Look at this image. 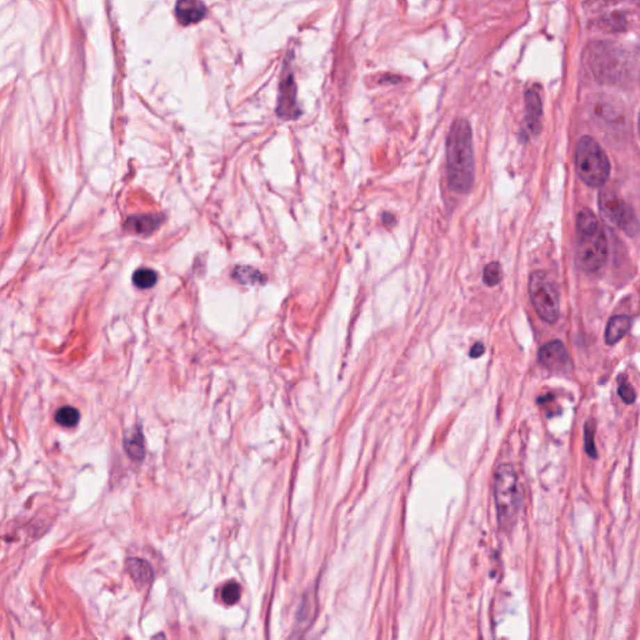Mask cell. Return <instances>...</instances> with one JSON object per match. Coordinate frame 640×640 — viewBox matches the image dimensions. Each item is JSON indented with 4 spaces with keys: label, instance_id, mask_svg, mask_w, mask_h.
<instances>
[{
    "label": "cell",
    "instance_id": "5b68a950",
    "mask_svg": "<svg viewBox=\"0 0 640 640\" xmlns=\"http://www.w3.org/2000/svg\"><path fill=\"white\" fill-rule=\"evenodd\" d=\"M528 290L530 301L538 315L545 323H555L559 318V296L548 274L542 271L531 273Z\"/></svg>",
    "mask_w": 640,
    "mask_h": 640
},
{
    "label": "cell",
    "instance_id": "ba28073f",
    "mask_svg": "<svg viewBox=\"0 0 640 640\" xmlns=\"http://www.w3.org/2000/svg\"><path fill=\"white\" fill-rule=\"evenodd\" d=\"M538 359L543 367L554 373H566L572 368V362L566 345L560 340H552L543 345L538 353Z\"/></svg>",
    "mask_w": 640,
    "mask_h": 640
},
{
    "label": "cell",
    "instance_id": "277c9868",
    "mask_svg": "<svg viewBox=\"0 0 640 640\" xmlns=\"http://www.w3.org/2000/svg\"><path fill=\"white\" fill-rule=\"evenodd\" d=\"M575 168L585 184L598 188L608 182L610 163L603 148L591 136H583L575 150Z\"/></svg>",
    "mask_w": 640,
    "mask_h": 640
},
{
    "label": "cell",
    "instance_id": "7c38bea8",
    "mask_svg": "<svg viewBox=\"0 0 640 640\" xmlns=\"http://www.w3.org/2000/svg\"><path fill=\"white\" fill-rule=\"evenodd\" d=\"M161 222H163L161 216H153V214L130 216L125 223V228L136 234L150 235L159 228Z\"/></svg>",
    "mask_w": 640,
    "mask_h": 640
},
{
    "label": "cell",
    "instance_id": "cb8c5ba5",
    "mask_svg": "<svg viewBox=\"0 0 640 640\" xmlns=\"http://www.w3.org/2000/svg\"><path fill=\"white\" fill-rule=\"evenodd\" d=\"M484 351H486L484 345L481 344V343H475L473 345V348H472V351L469 353V355L472 358H479L480 355L484 354Z\"/></svg>",
    "mask_w": 640,
    "mask_h": 640
},
{
    "label": "cell",
    "instance_id": "52a82bcc",
    "mask_svg": "<svg viewBox=\"0 0 640 640\" xmlns=\"http://www.w3.org/2000/svg\"><path fill=\"white\" fill-rule=\"evenodd\" d=\"M599 209L605 219L624 230L627 234L630 237L638 234V219L634 210L628 204L624 203L622 198L618 197L616 193L602 191L599 197Z\"/></svg>",
    "mask_w": 640,
    "mask_h": 640
},
{
    "label": "cell",
    "instance_id": "3957f363",
    "mask_svg": "<svg viewBox=\"0 0 640 640\" xmlns=\"http://www.w3.org/2000/svg\"><path fill=\"white\" fill-rule=\"evenodd\" d=\"M494 499L499 527L504 531H509L517 522L522 494L517 472L508 463L500 464L494 475Z\"/></svg>",
    "mask_w": 640,
    "mask_h": 640
},
{
    "label": "cell",
    "instance_id": "ffe728a7",
    "mask_svg": "<svg viewBox=\"0 0 640 640\" xmlns=\"http://www.w3.org/2000/svg\"><path fill=\"white\" fill-rule=\"evenodd\" d=\"M483 279H484V283L488 287L498 285L502 282V266H500V264L497 262H493L490 264L486 265Z\"/></svg>",
    "mask_w": 640,
    "mask_h": 640
},
{
    "label": "cell",
    "instance_id": "44dd1931",
    "mask_svg": "<svg viewBox=\"0 0 640 640\" xmlns=\"http://www.w3.org/2000/svg\"><path fill=\"white\" fill-rule=\"evenodd\" d=\"M240 595H241V588L238 583H229L223 588V602L228 605L237 603L240 599Z\"/></svg>",
    "mask_w": 640,
    "mask_h": 640
},
{
    "label": "cell",
    "instance_id": "8992f818",
    "mask_svg": "<svg viewBox=\"0 0 640 640\" xmlns=\"http://www.w3.org/2000/svg\"><path fill=\"white\" fill-rule=\"evenodd\" d=\"M588 64L599 81L613 83L622 78L624 56L610 44H597L588 50Z\"/></svg>",
    "mask_w": 640,
    "mask_h": 640
},
{
    "label": "cell",
    "instance_id": "7402d4cb",
    "mask_svg": "<svg viewBox=\"0 0 640 640\" xmlns=\"http://www.w3.org/2000/svg\"><path fill=\"white\" fill-rule=\"evenodd\" d=\"M594 433H595V424L593 420H589L585 425V450L589 456L597 458V451H595V445H594Z\"/></svg>",
    "mask_w": 640,
    "mask_h": 640
},
{
    "label": "cell",
    "instance_id": "ac0fdd59",
    "mask_svg": "<svg viewBox=\"0 0 640 640\" xmlns=\"http://www.w3.org/2000/svg\"><path fill=\"white\" fill-rule=\"evenodd\" d=\"M79 412L73 406H62L56 414V423L65 428H73L79 423Z\"/></svg>",
    "mask_w": 640,
    "mask_h": 640
},
{
    "label": "cell",
    "instance_id": "7a4b0ae2",
    "mask_svg": "<svg viewBox=\"0 0 640 640\" xmlns=\"http://www.w3.org/2000/svg\"><path fill=\"white\" fill-rule=\"evenodd\" d=\"M577 263L584 271H597L608 259V240L603 227L589 209L577 216Z\"/></svg>",
    "mask_w": 640,
    "mask_h": 640
},
{
    "label": "cell",
    "instance_id": "30bf717a",
    "mask_svg": "<svg viewBox=\"0 0 640 640\" xmlns=\"http://www.w3.org/2000/svg\"><path fill=\"white\" fill-rule=\"evenodd\" d=\"M207 8L200 0H179L175 14L182 25L199 23L205 17Z\"/></svg>",
    "mask_w": 640,
    "mask_h": 640
},
{
    "label": "cell",
    "instance_id": "4fadbf2b",
    "mask_svg": "<svg viewBox=\"0 0 640 640\" xmlns=\"http://www.w3.org/2000/svg\"><path fill=\"white\" fill-rule=\"evenodd\" d=\"M632 320L627 315H616L608 321L605 329V342L608 345H614L628 333Z\"/></svg>",
    "mask_w": 640,
    "mask_h": 640
},
{
    "label": "cell",
    "instance_id": "9a60e30c",
    "mask_svg": "<svg viewBox=\"0 0 640 640\" xmlns=\"http://www.w3.org/2000/svg\"><path fill=\"white\" fill-rule=\"evenodd\" d=\"M124 448L127 454L136 462H141L145 456V442L142 431L139 429L129 433L124 439Z\"/></svg>",
    "mask_w": 640,
    "mask_h": 640
},
{
    "label": "cell",
    "instance_id": "2e32d148",
    "mask_svg": "<svg viewBox=\"0 0 640 640\" xmlns=\"http://www.w3.org/2000/svg\"><path fill=\"white\" fill-rule=\"evenodd\" d=\"M232 275L238 283L241 284L264 283L265 280L260 271L250 266H235Z\"/></svg>",
    "mask_w": 640,
    "mask_h": 640
},
{
    "label": "cell",
    "instance_id": "8fae6325",
    "mask_svg": "<svg viewBox=\"0 0 640 640\" xmlns=\"http://www.w3.org/2000/svg\"><path fill=\"white\" fill-rule=\"evenodd\" d=\"M525 120L530 131L536 136L542 128V100L533 89L525 93Z\"/></svg>",
    "mask_w": 640,
    "mask_h": 640
},
{
    "label": "cell",
    "instance_id": "d4e9b609",
    "mask_svg": "<svg viewBox=\"0 0 640 640\" xmlns=\"http://www.w3.org/2000/svg\"><path fill=\"white\" fill-rule=\"evenodd\" d=\"M605 3L608 4H614V3H621V1H625V0H603Z\"/></svg>",
    "mask_w": 640,
    "mask_h": 640
},
{
    "label": "cell",
    "instance_id": "603a6c76",
    "mask_svg": "<svg viewBox=\"0 0 640 640\" xmlns=\"http://www.w3.org/2000/svg\"><path fill=\"white\" fill-rule=\"evenodd\" d=\"M619 395H621L623 401L627 403V404H632L635 400L634 389L627 382H623L619 385Z\"/></svg>",
    "mask_w": 640,
    "mask_h": 640
},
{
    "label": "cell",
    "instance_id": "9c48e42d",
    "mask_svg": "<svg viewBox=\"0 0 640 640\" xmlns=\"http://www.w3.org/2000/svg\"><path fill=\"white\" fill-rule=\"evenodd\" d=\"M278 115L283 119H296L301 115V109L296 104V88L291 74L284 78L280 84L279 100H278Z\"/></svg>",
    "mask_w": 640,
    "mask_h": 640
},
{
    "label": "cell",
    "instance_id": "5bb4252c",
    "mask_svg": "<svg viewBox=\"0 0 640 640\" xmlns=\"http://www.w3.org/2000/svg\"><path fill=\"white\" fill-rule=\"evenodd\" d=\"M127 569L131 575V578L134 579L138 584H148L154 577L153 568L145 560L131 558L127 561Z\"/></svg>",
    "mask_w": 640,
    "mask_h": 640
},
{
    "label": "cell",
    "instance_id": "e0dca14e",
    "mask_svg": "<svg viewBox=\"0 0 640 640\" xmlns=\"http://www.w3.org/2000/svg\"><path fill=\"white\" fill-rule=\"evenodd\" d=\"M157 282H158V274L149 268H141L133 275V283L139 289L153 288Z\"/></svg>",
    "mask_w": 640,
    "mask_h": 640
},
{
    "label": "cell",
    "instance_id": "d6986e66",
    "mask_svg": "<svg viewBox=\"0 0 640 640\" xmlns=\"http://www.w3.org/2000/svg\"><path fill=\"white\" fill-rule=\"evenodd\" d=\"M627 23H628V19L625 18V15L621 14V13H613V14H609V15H607L605 18L600 20V25L609 31L624 29Z\"/></svg>",
    "mask_w": 640,
    "mask_h": 640
},
{
    "label": "cell",
    "instance_id": "6da1fadb",
    "mask_svg": "<svg viewBox=\"0 0 640 640\" xmlns=\"http://www.w3.org/2000/svg\"><path fill=\"white\" fill-rule=\"evenodd\" d=\"M447 168L450 188L467 194L474 184L475 164L472 128L465 119H456L447 139Z\"/></svg>",
    "mask_w": 640,
    "mask_h": 640
}]
</instances>
